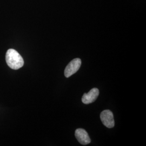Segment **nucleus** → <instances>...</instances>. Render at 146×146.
I'll return each mask as SVG.
<instances>
[{
    "mask_svg": "<svg viewBox=\"0 0 146 146\" xmlns=\"http://www.w3.org/2000/svg\"><path fill=\"white\" fill-rule=\"evenodd\" d=\"M5 60L8 66L12 69H19L24 65V60L21 55L13 49L8 50L5 55Z\"/></svg>",
    "mask_w": 146,
    "mask_h": 146,
    "instance_id": "nucleus-1",
    "label": "nucleus"
},
{
    "mask_svg": "<svg viewBox=\"0 0 146 146\" xmlns=\"http://www.w3.org/2000/svg\"><path fill=\"white\" fill-rule=\"evenodd\" d=\"M81 65V60L76 58L73 60L72 61L69 63L66 66L64 70V75L66 78H69L72 75L78 72Z\"/></svg>",
    "mask_w": 146,
    "mask_h": 146,
    "instance_id": "nucleus-2",
    "label": "nucleus"
},
{
    "mask_svg": "<svg viewBox=\"0 0 146 146\" xmlns=\"http://www.w3.org/2000/svg\"><path fill=\"white\" fill-rule=\"evenodd\" d=\"M100 118L106 127L111 128L114 127L115 122L113 114L110 110H105L102 111L100 114Z\"/></svg>",
    "mask_w": 146,
    "mask_h": 146,
    "instance_id": "nucleus-3",
    "label": "nucleus"
},
{
    "mask_svg": "<svg viewBox=\"0 0 146 146\" xmlns=\"http://www.w3.org/2000/svg\"><path fill=\"white\" fill-rule=\"evenodd\" d=\"M99 95V90L96 88L91 89L88 93L84 94L82 101L86 104H90L94 102V101L98 98Z\"/></svg>",
    "mask_w": 146,
    "mask_h": 146,
    "instance_id": "nucleus-4",
    "label": "nucleus"
},
{
    "mask_svg": "<svg viewBox=\"0 0 146 146\" xmlns=\"http://www.w3.org/2000/svg\"><path fill=\"white\" fill-rule=\"evenodd\" d=\"M75 135L78 141L82 145H87L91 142L88 133L84 129H77L75 131Z\"/></svg>",
    "mask_w": 146,
    "mask_h": 146,
    "instance_id": "nucleus-5",
    "label": "nucleus"
}]
</instances>
